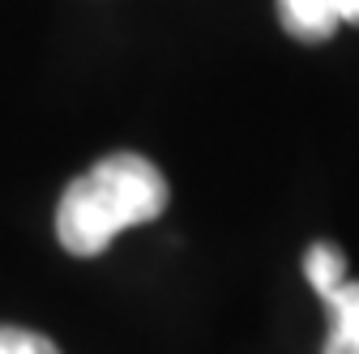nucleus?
Masks as SVG:
<instances>
[{
	"label": "nucleus",
	"mask_w": 359,
	"mask_h": 354,
	"mask_svg": "<svg viewBox=\"0 0 359 354\" xmlns=\"http://www.w3.org/2000/svg\"><path fill=\"white\" fill-rule=\"evenodd\" d=\"M304 278H308L312 290L325 299L330 290H338L346 282V256L334 243H312L308 256H304Z\"/></svg>",
	"instance_id": "4"
},
{
	"label": "nucleus",
	"mask_w": 359,
	"mask_h": 354,
	"mask_svg": "<svg viewBox=\"0 0 359 354\" xmlns=\"http://www.w3.org/2000/svg\"><path fill=\"white\" fill-rule=\"evenodd\" d=\"M278 22L299 43H325L342 26L338 0H278Z\"/></svg>",
	"instance_id": "2"
},
{
	"label": "nucleus",
	"mask_w": 359,
	"mask_h": 354,
	"mask_svg": "<svg viewBox=\"0 0 359 354\" xmlns=\"http://www.w3.org/2000/svg\"><path fill=\"white\" fill-rule=\"evenodd\" d=\"M321 303H325V312H330L325 354H359V282L346 278Z\"/></svg>",
	"instance_id": "3"
},
{
	"label": "nucleus",
	"mask_w": 359,
	"mask_h": 354,
	"mask_svg": "<svg viewBox=\"0 0 359 354\" xmlns=\"http://www.w3.org/2000/svg\"><path fill=\"white\" fill-rule=\"evenodd\" d=\"M163 209V171L142 154H111L65 188L56 205V239L73 256H99L120 231L154 222Z\"/></svg>",
	"instance_id": "1"
},
{
	"label": "nucleus",
	"mask_w": 359,
	"mask_h": 354,
	"mask_svg": "<svg viewBox=\"0 0 359 354\" xmlns=\"http://www.w3.org/2000/svg\"><path fill=\"white\" fill-rule=\"evenodd\" d=\"M0 354H60V350L43 333L18 329V325H0Z\"/></svg>",
	"instance_id": "5"
},
{
	"label": "nucleus",
	"mask_w": 359,
	"mask_h": 354,
	"mask_svg": "<svg viewBox=\"0 0 359 354\" xmlns=\"http://www.w3.org/2000/svg\"><path fill=\"white\" fill-rule=\"evenodd\" d=\"M338 17L342 26H359V0H338Z\"/></svg>",
	"instance_id": "6"
}]
</instances>
